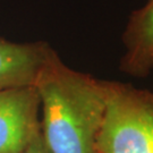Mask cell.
Here are the masks:
<instances>
[{"label": "cell", "instance_id": "cell-3", "mask_svg": "<svg viewBox=\"0 0 153 153\" xmlns=\"http://www.w3.org/2000/svg\"><path fill=\"white\" fill-rule=\"evenodd\" d=\"M34 85L0 91V153H18L40 127Z\"/></svg>", "mask_w": 153, "mask_h": 153}, {"label": "cell", "instance_id": "cell-4", "mask_svg": "<svg viewBox=\"0 0 153 153\" xmlns=\"http://www.w3.org/2000/svg\"><path fill=\"white\" fill-rule=\"evenodd\" d=\"M125 53L120 71L135 77H146L153 71V0L134 10L123 34Z\"/></svg>", "mask_w": 153, "mask_h": 153}, {"label": "cell", "instance_id": "cell-5", "mask_svg": "<svg viewBox=\"0 0 153 153\" xmlns=\"http://www.w3.org/2000/svg\"><path fill=\"white\" fill-rule=\"evenodd\" d=\"M50 49L0 40V91L33 85Z\"/></svg>", "mask_w": 153, "mask_h": 153}, {"label": "cell", "instance_id": "cell-2", "mask_svg": "<svg viewBox=\"0 0 153 153\" xmlns=\"http://www.w3.org/2000/svg\"><path fill=\"white\" fill-rule=\"evenodd\" d=\"M104 88L99 153H153V91L110 81Z\"/></svg>", "mask_w": 153, "mask_h": 153}, {"label": "cell", "instance_id": "cell-6", "mask_svg": "<svg viewBox=\"0 0 153 153\" xmlns=\"http://www.w3.org/2000/svg\"><path fill=\"white\" fill-rule=\"evenodd\" d=\"M18 153H51L45 144V141L41 131V126L32 134L25 145Z\"/></svg>", "mask_w": 153, "mask_h": 153}, {"label": "cell", "instance_id": "cell-1", "mask_svg": "<svg viewBox=\"0 0 153 153\" xmlns=\"http://www.w3.org/2000/svg\"><path fill=\"white\" fill-rule=\"evenodd\" d=\"M41 131L51 153H99L105 114L104 81L66 66L50 49L34 82Z\"/></svg>", "mask_w": 153, "mask_h": 153}]
</instances>
